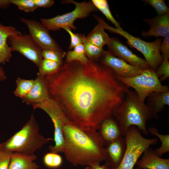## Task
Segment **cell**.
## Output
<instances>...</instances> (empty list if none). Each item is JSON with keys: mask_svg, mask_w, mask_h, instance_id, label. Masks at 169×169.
<instances>
[{"mask_svg": "<svg viewBox=\"0 0 169 169\" xmlns=\"http://www.w3.org/2000/svg\"><path fill=\"white\" fill-rule=\"evenodd\" d=\"M124 137L126 148L124 155L119 166L113 169H133L144 151L158 141L156 138H145L138 128L134 125L128 128Z\"/></svg>", "mask_w": 169, "mask_h": 169, "instance_id": "5b68a950", "label": "cell"}, {"mask_svg": "<svg viewBox=\"0 0 169 169\" xmlns=\"http://www.w3.org/2000/svg\"><path fill=\"white\" fill-rule=\"evenodd\" d=\"M38 8H49L54 3L53 0H33Z\"/></svg>", "mask_w": 169, "mask_h": 169, "instance_id": "8d00e7d4", "label": "cell"}, {"mask_svg": "<svg viewBox=\"0 0 169 169\" xmlns=\"http://www.w3.org/2000/svg\"><path fill=\"white\" fill-rule=\"evenodd\" d=\"M83 169H92L91 166H87L86 168Z\"/></svg>", "mask_w": 169, "mask_h": 169, "instance_id": "60d3db41", "label": "cell"}, {"mask_svg": "<svg viewBox=\"0 0 169 169\" xmlns=\"http://www.w3.org/2000/svg\"><path fill=\"white\" fill-rule=\"evenodd\" d=\"M160 51L163 60L169 59V36L164 38L160 47Z\"/></svg>", "mask_w": 169, "mask_h": 169, "instance_id": "d590c367", "label": "cell"}, {"mask_svg": "<svg viewBox=\"0 0 169 169\" xmlns=\"http://www.w3.org/2000/svg\"><path fill=\"white\" fill-rule=\"evenodd\" d=\"M11 4L10 0H0V8L6 9Z\"/></svg>", "mask_w": 169, "mask_h": 169, "instance_id": "74e56055", "label": "cell"}, {"mask_svg": "<svg viewBox=\"0 0 169 169\" xmlns=\"http://www.w3.org/2000/svg\"><path fill=\"white\" fill-rule=\"evenodd\" d=\"M79 34L84 45L86 56L90 59L99 61L104 51L103 49L92 44L84 34Z\"/></svg>", "mask_w": 169, "mask_h": 169, "instance_id": "603a6c76", "label": "cell"}, {"mask_svg": "<svg viewBox=\"0 0 169 169\" xmlns=\"http://www.w3.org/2000/svg\"><path fill=\"white\" fill-rule=\"evenodd\" d=\"M37 158L35 154L12 152L8 169H39V166L34 161Z\"/></svg>", "mask_w": 169, "mask_h": 169, "instance_id": "44dd1931", "label": "cell"}, {"mask_svg": "<svg viewBox=\"0 0 169 169\" xmlns=\"http://www.w3.org/2000/svg\"><path fill=\"white\" fill-rule=\"evenodd\" d=\"M98 130L105 145L123 136L119 123L113 116L103 120Z\"/></svg>", "mask_w": 169, "mask_h": 169, "instance_id": "d6986e66", "label": "cell"}, {"mask_svg": "<svg viewBox=\"0 0 169 169\" xmlns=\"http://www.w3.org/2000/svg\"><path fill=\"white\" fill-rule=\"evenodd\" d=\"M21 33L14 27L5 26L0 22V65L9 62L12 57V51L8 42V38Z\"/></svg>", "mask_w": 169, "mask_h": 169, "instance_id": "e0dca14e", "label": "cell"}, {"mask_svg": "<svg viewBox=\"0 0 169 169\" xmlns=\"http://www.w3.org/2000/svg\"><path fill=\"white\" fill-rule=\"evenodd\" d=\"M117 77L123 84L133 88L139 98L142 101L144 102L152 92L169 90L168 86L161 84L155 70L150 68L143 69L140 74L133 76Z\"/></svg>", "mask_w": 169, "mask_h": 169, "instance_id": "ba28073f", "label": "cell"}, {"mask_svg": "<svg viewBox=\"0 0 169 169\" xmlns=\"http://www.w3.org/2000/svg\"><path fill=\"white\" fill-rule=\"evenodd\" d=\"M16 88L13 92L14 95L22 99L30 92L35 84L33 79H27L18 77L16 80Z\"/></svg>", "mask_w": 169, "mask_h": 169, "instance_id": "cb8c5ba5", "label": "cell"}, {"mask_svg": "<svg viewBox=\"0 0 169 169\" xmlns=\"http://www.w3.org/2000/svg\"><path fill=\"white\" fill-rule=\"evenodd\" d=\"M62 131L63 152L74 166H91L105 160V144L97 131L83 129L68 120Z\"/></svg>", "mask_w": 169, "mask_h": 169, "instance_id": "7a4b0ae2", "label": "cell"}, {"mask_svg": "<svg viewBox=\"0 0 169 169\" xmlns=\"http://www.w3.org/2000/svg\"><path fill=\"white\" fill-rule=\"evenodd\" d=\"M136 164L141 169H169V159H163L156 155L150 147Z\"/></svg>", "mask_w": 169, "mask_h": 169, "instance_id": "ac0fdd59", "label": "cell"}, {"mask_svg": "<svg viewBox=\"0 0 169 169\" xmlns=\"http://www.w3.org/2000/svg\"><path fill=\"white\" fill-rule=\"evenodd\" d=\"M108 51L130 64L141 69L150 68L145 59L134 54L117 38H110L107 44Z\"/></svg>", "mask_w": 169, "mask_h": 169, "instance_id": "7c38bea8", "label": "cell"}, {"mask_svg": "<svg viewBox=\"0 0 169 169\" xmlns=\"http://www.w3.org/2000/svg\"><path fill=\"white\" fill-rule=\"evenodd\" d=\"M164 59L155 70L156 73L161 82L169 77V61Z\"/></svg>", "mask_w": 169, "mask_h": 169, "instance_id": "d6a6232c", "label": "cell"}, {"mask_svg": "<svg viewBox=\"0 0 169 169\" xmlns=\"http://www.w3.org/2000/svg\"><path fill=\"white\" fill-rule=\"evenodd\" d=\"M94 17L98 22V24L86 36L88 40L93 44L101 48L107 45L110 37L105 31L101 18L95 15Z\"/></svg>", "mask_w": 169, "mask_h": 169, "instance_id": "7402d4cb", "label": "cell"}, {"mask_svg": "<svg viewBox=\"0 0 169 169\" xmlns=\"http://www.w3.org/2000/svg\"><path fill=\"white\" fill-rule=\"evenodd\" d=\"M20 20L27 26L29 34L42 50L49 49L62 50L50 35L49 31L41 22L24 18H20Z\"/></svg>", "mask_w": 169, "mask_h": 169, "instance_id": "8fae6325", "label": "cell"}, {"mask_svg": "<svg viewBox=\"0 0 169 169\" xmlns=\"http://www.w3.org/2000/svg\"><path fill=\"white\" fill-rule=\"evenodd\" d=\"M62 29L65 30L70 37V43L69 47V49H73L77 46L82 44L79 34L74 33L72 31L71 29L69 27H64Z\"/></svg>", "mask_w": 169, "mask_h": 169, "instance_id": "e575fe53", "label": "cell"}, {"mask_svg": "<svg viewBox=\"0 0 169 169\" xmlns=\"http://www.w3.org/2000/svg\"><path fill=\"white\" fill-rule=\"evenodd\" d=\"M91 1L97 8L100 11L112 24L116 28H122L120 24L113 17L110 11L106 0H91Z\"/></svg>", "mask_w": 169, "mask_h": 169, "instance_id": "4316f807", "label": "cell"}, {"mask_svg": "<svg viewBox=\"0 0 169 169\" xmlns=\"http://www.w3.org/2000/svg\"><path fill=\"white\" fill-rule=\"evenodd\" d=\"M54 139L45 138L39 133L38 124L33 114L22 128L6 141L1 143V148L12 152L28 155Z\"/></svg>", "mask_w": 169, "mask_h": 169, "instance_id": "277c9868", "label": "cell"}, {"mask_svg": "<svg viewBox=\"0 0 169 169\" xmlns=\"http://www.w3.org/2000/svg\"><path fill=\"white\" fill-rule=\"evenodd\" d=\"M11 4L17 6L18 9L26 12H32L38 8L33 0H10Z\"/></svg>", "mask_w": 169, "mask_h": 169, "instance_id": "4dcf8cb0", "label": "cell"}, {"mask_svg": "<svg viewBox=\"0 0 169 169\" xmlns=\"http://www.w3.org/2000/svg\"><path fill=\"white\" fill-rule=\"evenodd\" d=\"M126 148L124 136L111 142L105 147L106 165L113 169L117 167L121 162Z\"/></svg>", "mask_w": 169, "mask_h": 169, "instance_id": "5bb4252c", "label": "cell"}, {"mask_svg": "<svg viewBox=\"0 0 169 169\" xmlns=\"http://www.w3.org/2000/svg\"><path fill=\"white\" fill-rule=\"evenodd\" d=\"M43 162L45 166L51 168H55L60 166L63 163V159L57 153L50 152L44 155Z\"/></svg>", "mask_w": 169, "mask_h": 169, "instance_id": "f546056e", "label": "cell"}, {"mask_svg": "<svg viewBox=\"0 0 169 169\" xmlns=\"http://www.w3.org/2000/svg\"><path fill=\"white\" fill-rule=\"evenodd\" d=\"M35 84L31 91L22 99L23 103L33 105L39 104L50 98L44 77L37 74Z\"/></svg>", "mask_w": 169, "mask_h": 169, "instance_id": "2e32d148", "label": "cell"}, {"mask_svg": "<svg viewBox=\"0 0 169 169\" xmlns=\"http://www.w3.org/2000/svg\"><path fill=\"white\" fill-rule=\"evenodd\" d=\"M8 42L12 51L19 53L38 67L43 59L42 50L29 34L10 36Z\"/></svg>", "mask_w": 169, "mask_h": 169, "instance_id": "30bf717a", "label": "cell"}, {"mask_svg": "<svg viewBox=\"0 0 169 169\" xmlns=\"http://www.w3.org/2000/svg\"><path fill=\"white\" fill-rule=\"evenodd\" d=\"M66 53L62 50L53 49H42V56L43 59L51 60L63 64V59L65 56Z\"/></svg>", "mask_w": 169, "mask_h": 169, "instance_id": "f1b7e54d", "label": "cell"}, {"mask_svg": "<svg viewBox=\"0 0 169 169\" xmlns=\"http://www.w3.org/2000/svg\"><path fill=\"white\" fill-rule=\"evenodd\" d=\"M65 56V62L66 63L76 61L86 63L89 60V59L85 55L84 47L82 44L76 46L73 50L68 51Z\"/></svg>", "mask_w": 169, "mask_h": 169, "instance_id": "d4e9b609", "label": "cell"}, {"mask_svg": "<svg viewBox=\"0 0 169 169\" xmlns=\"http://www.w3.org/2000/svg\"><path fill=\"white\" fill-rule=\"evenodd\" d=\"M105 23V22L103 23L105 29L125 37L127 40V44L130 47L136 49L143 55L150 69L156 70L162 63L163 59L160 51L161 39L158 38L153 42H147L132 36L122 28L112 27Z\"/></svg>", "mask_w": 169, "mask_h": 169, "instance_id": "8992f818", "label": "cell"}, {"mask_svg": "<svg viewBox=\"0 0 169 169\" xmlns=\"http://www.w3.org/2000/svg\"><path fill=\"white\" fill-rule=\"evenodd\" d=\"M92 169H110L106 165L100 166V164H95L91 166Z\"/></svg>", "mask_w": 169, "mask_h": 169, "instance_id": "f35d334b", "label": "cell"}, {"mask_svg": "<svg viewBox=\"0 0 169 169\" xmlns=\"http://www.w3.org/2000/svg\"><path fill=\"white\" fill-rule=\"evenodd\" d=\"M147 98L146 105L151 112L152 117L158 119L159 114L165 109L166 106L169 105V90L152 92Z\"/></svg>", "mask_w": 169, "mask_h": 169, "instance_id": "ffe728a7", "label": "cell"}, {"mask_svg": "<svg viewBox=\"0 0 169 169\" xmlns=\"http://www.w3.org/2000/svg\"><path fill=\"white\" fill-rule=\"evenodd\" d=\"M99 61L111 69L117 77L126 78L133 76L139 74L143 70L112 55L108 51H104Z\"/></svg>", "mask_w": 169, "mask_h": 169, "instance_id": "4fadbf2b", "label": "cell"}, {"mask_svg": "<svg viewBox=\"0 0 169 169\" xmlns=\"http://www.w3.org/2000/svg\"><path fill=\"white\" fill-rule=\"evenodd\" d=\"M112 116L118 123L123 136L128 128L133 125L144 135H148L146 123L152 117L151 115L146 104L140 99L136 92L128 90L123 101Z\"/></svg>", "mask_w": 169, "mask_h": 169, "instance_id": "3957f363", "label": "cell"}, {"mask_svg": "<svg viewBox=\"0 0 169 169\" xmlns=\"http://www.w3.org/2000/svg\"><path fill=\"white\" fill-rule=\"evenodd\" d=\"M143 22L147 23L150 28L147 31L142 32L141 35L143 37L154 36L158 38L169 36V13L151 18L145 19Z\"/></svg>", "mask_w": 169, "mask_h": 169, "instance_id": "9a60e30c", "label": "cell"}, {"mask_svg": "<svg viewBox=\"0 0 169 169\" xmlns=\"http://www.w3.org/2000/svg\"><path fill=\"white\" fill-rule=\"evenodd\" d=\"M6 79L5 72L3 67L0 66V81H3Z\"/></svg>", "mask_w": 169, "mask_h": 169, "instance_id": "ab89813d", "label": "cell"}, {"mask_svg": "<svg viewBox=\"0 0 169 169\" xmlns=\"http://www.w3.org/2000/svg\"><path fill=\"white\" fill-rule=\"evenodd\" d=\"M143 1L153 7L158 16L169 13V8L164 0H144Z\"/></svg>", "mask_w": 169, "mask_h": 169, "instance_id": "1f68e13d", "label": "cell"}, {"mask_svg": "<svg viewBox=\"0 0 169 169\" xmlns=\"http://www.w3.org/2000/svg\"><path fill=\"white\" fill-rule=\"evenodd\" d=\"M148 131L151 134L156 136L159 138L161 142V146L154 151L158 156H160L163 154L169 151V135H162L159 133L158 129L154 127H150Z\"/></svg>", "mask_w": 169, "mask_h": 169, "instance_id": "83f0119b", "label": "cell"}, {"mask_svg": "<svg viewBox=\"0 0 169 169\" xmlns=\"http://www.w3.org/2000/svg\"><path fill=\"white\" fill-rule=\"evenodd\" d=\"M12 153L2 148L0 149V169H8Z\"/></svg>", "mask_w": 169, "mask_h": 169, "instance_id": "836d02e7", "label": "cell"}, {"mask_svg": "<svg viewBox=\"0 0 169 169\" xmlns=\"http://www.w3.org/2000/svg\"><path fill=\"white\" fill-rule=\"evenodd\" d=\"M61 2L62 4H73L75 8L73 10L64 14L58 15L50 18L40 19L41 23L49 31H56L65 27L75 30L76 28L74 23L76 19L84 18L92 13L98 11L91 1L78 2L66 0Z\"/></svg>", "mask_w": 169, "mask_h": 169, "instance_id": "52a82bcc", "label": "cell"}, {"mask_svg": "<svg viewBox=\"0 0 169 169\" xmlns=\"http://www.w3.org/2000/svg\"><path fill=\"white\" fill-rule=\"evenodd\" d=\"M62 65L54 61L43 59L38 67L37 74L43 77L51 74L56 72Z\"/></svg>", "mask_w": 169, "mask_h": 169, "instance_id": "484cf974", "label": "cell"}, {"mask_svg": "<svg viewBox=\"0 0 169 169\" xmlns=\"http://www.w3.org/2000/svg\"><path fill=\"white\" fill-rule=\"evenodd\" d=\"M137 169H141L140 168H138Z\"/></svg>", "mask_w": 169, "mask_h": 169, "instance_id": "7bdbcfd3", "label": "cell"}, {"mask_svg": "<svg viewBox=\"0 0 169 169\" xmlns=\"http://www.w3.org/2000/svg\"><path fill=\"white\" fill-rule=\"evenodd\" d=\"M32 106L33 109H39L44 111L49 116L53 123L55 144L49 147L50 152L57 153L63 152L64 141L62 127L69 119L62 108L56 102L50 98Z\"/></svg>", "mask_w": 169, "mask_h": 169, "instance_id": "9c48e42d", "label": "cell"}, {"mask_svg": "<svg viewBox=\"0 0 169 169\" xmlns=\"http://www.w3.org/2000/svg\"><path fill=\"white\" fill-rule=\"evenodd\" d=\"M1 143H0V149H1Z\"/></svg>", "mask_w": 169, "mask_h": 169, "instance_id": "b9f144b4", "label": "cell"}, {"mask_svg": "<svg viewBox=\"0 0 169 169\" xmlns=\"http://www.w3.org/2000/svg\"><path fill=\"white\" fill-rule=\"evenodd\" d=\"M50 98L71 122L85 130L98 131L122 103L129 87L99 61L65 62L44 77Z\"/></svg>", "mask_w": 169, "mask_h": 169, "instance_id": "6da1fadb", "label": "cell"}]
</instances>
